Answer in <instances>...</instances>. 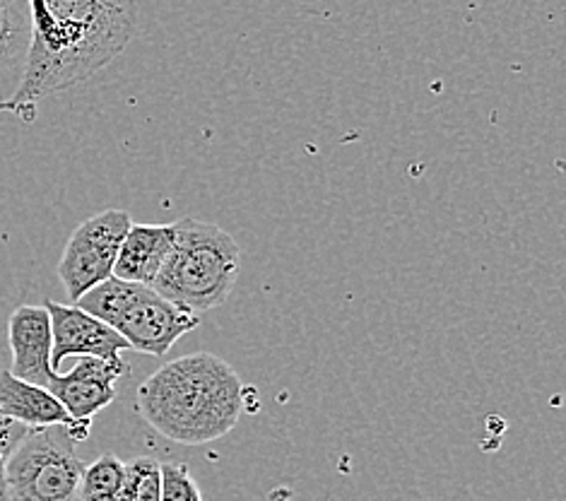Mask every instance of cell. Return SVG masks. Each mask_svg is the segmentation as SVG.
<instances>
[{"label": "cell", "instance_id": "52a82bcc", "mask_svg": "<svg viewBox=\"0 0 566 501\" xmlns=\"http://www.w3.org/2000/svg\"><path fill=\"white\" fill-rule=\"evenodd\" d=\"M44 309L51 319V367L56 374L69 357H94L104 362L124 359L120 352L128 349L126 341L99 319L90 316L75 304H59L53 300H46Z\"/></svg>", "mask_w": 566, "mask_h": 501}, {"label": "cell", "instance_id": "7a4b0ae2", "mask_svg": "<svg viewBox=\"0 0 566 501\" xmlns=\"http://www.w3.org/2000/svg\"><path fill=\"white\" fill-rule=\"evenodd\" d=\"M244 384L227 359L193 352L167 362L138 388V413L157 435L184 446L227 437L244 413Z\"/></svg>", "mask_w": 566, "mask_h": 501}, {"label": "cell", "instance_id": "6da1fadb", "mask_svg": "<svg viewBox=\"0 0 566 501\" xmlns=\"http://www.w3.org/2000/svg\"><path fill=\"white\" fill-rule=\"evenodd\" d=\"M32 44L18 92L0 112L32 124L36 106L87 83L124 53L138 32L136 3L124 0H32Z\"/></svg>", "mask_w": 566, "mask_h": 501}, {"label": "cell", "instance_id": "9c48e42d", "mask_svg": "<svg viewBox=\"0 0 566 501\" xmlns=\"http://www.w3.org/2000/svg\"><path fill=\"white\" fill-rule=\"evenodd\" d=\"M8 341L12 349L10 374L39 388H46L51 376V319L44 306H18L8 323Z\"/></svg>", "mask_w": 566, "mask_h": 501}, {"label": "cell", "instance_id": "5bb4252c", "mask_svg": "<svg viewBox=\"0 0 566 501\" xmlns=\"http://www.w3.org/2000/svg\"><path fill=\"white\" fill-rule=\"evenodd\" d=\"M159 460L153 456H138L126 463L124 490L118 501H159L161 497V472Z\"/></svg>", "mask_w": 566, "mask_h": 501}, {"label": "cell", "instance_id": "277c9868", "mask_svg": "<svg viewBox=\"0 0 566 501\" xmlns=\"http://www.w3.org/2000/svg\"><path fill=\"white\" fill-rule=\"evenodd\" d=\"M75 306L116 331L128 349L153 357L167 355L174 343L200 326L198 316L161 300L153 288L116 278L80 296Z\"/></svg>", "mask_w": 566, "mask_h": 501}, {"label": "cell", "instance_id": "7c38bea8", "mask_svg": "<svg viewBox=\"0 0 566 501\" xmlns=\"http://www.w3.org/2000/svg\"><path fill=\"white\" fill-rule=\"evenodd\" d=\"M32 44V10L24 0H0V106L18 92Z\"/></svg>", "mask_w": 566, "mask_h": 501}, {"label": "cell", "instance_id": "4fadbf2b", "mask_svg": "<svg viewBox=\"0 0 566 501\" xmlns=\"http://www.w3.org/2000/svg\"><path fill=\"white\" fill-rule=\"evenodd\" d=\"M126 463L114 453H102L97 460L85 466L83 480H80V501H118L124 490Z\"/></svg>", "mask_w": 566, "mask_h": 501}, {"label": "cell", "instance_id": "ba28073f", "mask_svg": "<svg viewBox=\"0 0 566 501\" xmlns=\"http://www.w3.org/2000/svg\"><path fill=\"white\" fill-rule=\"evenodd\" d=\"M128 374L124 359L104 362L77 357L75 367L65 374H53L46 390L56 398L73 422H92V417L109 408L116 398V382Z\"/></svg>", "mask_w": 566, "mask_h": 501}, {"label": "cell", "instance_id": "8fae6325", "mask_svg": "<svg viewBox=\"0 0 566 501\" xmlns=\"http://www.w3.org/2000/svg\"><path fill=\"white\" fill-rule=\"evenodd\" d=\"M174 222L171 225H133L120 243L114 278L153 288L161 265L171 251Z\"/></svg>", "mask_w": 566, "mask_h": 501}, {"label": "cell", "instance_id": "8992f818", "mask_svg": "<svg viewBox=\"0 0 566 501\" xmlns=\"http://www.w3.org/2000/svg\"><path fill=\"white\" fill-rule=\"evenodd\" d=\"M130 227L126 210H104L75 227L59 261V278L73 304L114 278L116 255Z\"/></svg>", "mask_w": 566, "mask_h": 501}, {"label": "cell", "instance_id": "2e32d148", "mask_svg": "<svg viewBox=\"0 0 566 501\" xmlns=\"http://www.w3.org/2000/svg\"><path fill=\"white\" fill-rule=\"evenodd\" d=\"M27 427L12 422V419H8L3 413H0V472L6 470V463L10 453L18 449V443L27 437Z\"/></svg>", "mask_w": 566, "mask_h": 501}, {"label": "cell", "instance_id": "3957f363", "mask_svg": "<svg viewBox=\"0 0 566 501\" xmlns=\"http://www.w3.org/2000/svg\"><path fill=\"white\" fill-rule=\"evenodd\" d=\"M241 251L222 227L184 218L174 222L171 251L153 290L186 314L222 306L239 280Z\"/></svg>", "mask_w": 566, "mask_h": 501}, {"label": "cell", "instance_id": "e0dca14e", "mask_svg": "<svg viewBox=\"0 0 566 501\" xmlns=\"http://www.w3.org/2000/svg\"><path fill=\"white\" fill-rule=\"evenodd\" d=\"M0 501H10V499H8V490H6V478H3V472H0Z\"/></svg>", "mask_w": 566, "mask_h": 501}, {"label": "cell", "instance_id": "5b68a950", "mask_svg": "<svg viewBox=\"0 0 566 501\" xmlns=\"http://www.w3.org/2000/svg\"><path fill=\"white\" fill-rule=\"evenodd\" d=\"M75 429L53 425L30 429L10 453L3 478L10 501H75L85 463Z\"/></svg>", "mask_w": 566, "mask_h": 501}, {"label": "cell", "instance_id": "9a60e30c", "mask_svg": "<svg viewBox=\"0 0 566 501\" xmlns=\"http://www.w3.org/2000/svg\"><path fill=\"white\" fill-rule=\"evenodd\" d=\"M161 497L159 501H203L191 470L184 463H161Z\"/></svg>", "mask_w": 566, "mask_h": 501}, {"label": "cell", "instance_id": "30bf717a", "mask_svg": "<svg viewBox=\"0 0 566 501\" xmlns=\"http://www.w3.org/2000/svg\"><path fill=\"white\" fill-rule=\"evenodd\" d=\"M0 413L27 429L63 425L75 429L80 441L90 437V425L73 422L71 415L63 410V405L46 388L20 382L10 372H0Z\"/></svg>", "mask_w": 566, "mask_h": 501}]
</instances>
